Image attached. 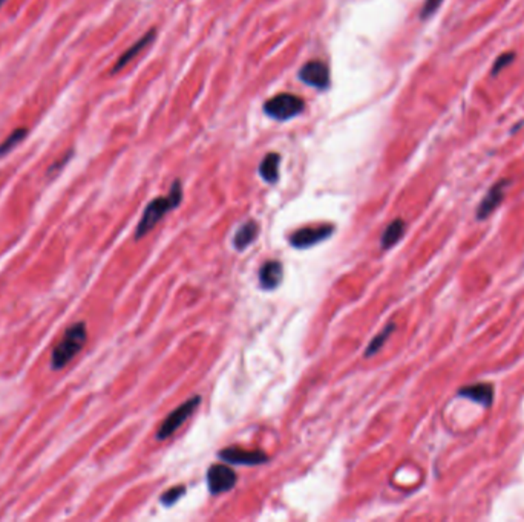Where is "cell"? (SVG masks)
Returning <instances> with one entry per match:
<instances>
[{"label":"cell","mask_w":524,"mask_h":522,"mask_svg":"<svg viewBox=\"0 0 524 522\" xmlns=\"http://www.w3.org/2000/svg\"><path fill=\"white\" fill-rule=\"evenodd\" d=\"M458 395L473 400L484 407H489L492 405L494 400V388L492 385H489V383H477V385L462 388L460 391H458Z\"/></svg>","instance_id":"obj_11"},{"label":"cell","mask_w":524,"mask_h":522,"mask_svg":"<svg viewBox=\"0 0 524 522\" xmlns=\"http://www.w3.org/2000/svg\"><path fill=\"white\" fill-rule=\"evenodd\" d=\"M279 166H281V155L276 152L267 154L259 166V175L262 180L268 184H274L279 180Z\"/></svg>","instance_id":"obj_14"},{"label":"cell","mask_w":524,"mask_h":522,"mask_svg":"<svg viewBox=\"0 0 524 522\" xmlns=\"http://www.w3.org/2000/svg\"><path fill=\"white\" fill-rule=\"evenodd\" d=\"M237 473L224 464H213L207 471V486L212 495H221L232 490L237 484Z\"/></svg>","instance_id":"obj_6"},{"label":"cell","mask_w":524,"mask_h":522,"mask_svg":"<svg viewBox=\"0 0 524 522\" xmlns=\"http://www.w3.org/2000/svg\"><path fill=\"white\" fill-rule=\"evenodd\" d=\"M72 156H74V150H69L68 154L62 158V160H58L57 163L52 164V166L49 167V170H48V174H47V175L51 178V176H56V175L60 174V170H62L64 166H67V164L69 163V160H71Z\"/></svg>","instance_id":"obj_20"},{"label":"cell","mask_w":524,"mask_h":522,"mask_svg":"<svg viewBox=\"0 0 524 522\" xmlns=\"http://www.w3.org/2000/svg\"><path fill=\"white\" fill-rule=\"evenodd\" d=\"M443 0H425L423 8L420 11V17L422 19H429L434 12L440 8Z\"/></svg>","instance_id":"obj_21"},{"label":"cell","mask_w":524,"mask_h":522,"mask_svg":"<svg viewBox=\"0 0 524 522\" xmlns=\"http://www.w3.org/2000/svg\"><path fill=\"white\" fill-rule=\"evenodd\" d=\"M305 109L304 98L293 94H278L268 98L264 104V112L276 121H287L300 115Z\"/></svg>","instance_id":"obj_3"},{"label":"cell","mask_w":524,"mask_h":522,"mask_svg":"<svg viewBox=\"0 0 524 522\" xmlns=\"http://www.w3.org/2000/svg\"><path fill=\"white\" fill-rule=\"evenodd\" d=\"M334 233L333 226H319V227H305L300 228L290 236V244L294 248H310L316 244L322 242Z\"/></svg>","instance_id":"obj_7"},{"label":"cell","mask_w":524,"mask_h":522,"mask_svg":"<svg viewBox=\"0 0 524 522\" xmlns=\"http://www.w3.org/2000/svg\"><path fill=\"white\" fill-rule=\"evenodd\" d=\"M88 340V329L86 323L77 322L71 325L64 331L62 340L57 343L56 348L52 349L51 354V368L54 371L63 369L74 357L82 351L84 343Z\"/></svg>","instance_id":"obj_2"},{"label":"cell","mask_w":524,"mask_h":522,"mask_svg":"<svg viewBox=\"0 0 524 522\" xmlns=\"http://www.w3.org/2000/svg\"><path fill=\"white\" fill-rule=\"evenodd\" d=\"M283 277L284 268L279 261H267L259 270V283L267 292L279 287V283L283 282Z\"/></svg>","instance_id":"obj_12"},{"label":"cell","mask_w":524,"mask_h":522,"mask_svg":"<svg viewBox=\"0 0 524 522\" xmlns=\"http://www.w3.org/2000/svg\"><path fill=\"white\" fill-rule=\"evenodd\" d=\"M510 184V181L508 180H501L499 182H495L492 187H490V190L486 193V196L483 198V201L480 202V206H478L477 209V217L480 221L486 220V217H489V215L492 213V211L500 206L503 198H504V193H506V189Z\"/></svg>","instance_id":"obj_9"},{"label":"cell","mask_w":524,"mask_h":522,"mask_svg":"<svg viewBox=\"0 0 524 522\" xmlns=\"http://www.w3.org/2000/svg\"><path fill=\"white\" fill-rule=\"evenodd\" d=\"M28 132L29 130L26 128H19L14 132H11V134L5 138V141L0 144V158L8 155L12 149L17 147L19 144L25 140L26 135H28Z\"/></svg>","instance_id":"obj_17"},{"label":"cell","mask_w":524,"mask_h":522,"mask_svg":"<svg viewBox=\"0 0 524 522\" xmlns=\"http://www.w3.org/2000/svg\"><path fill=\"white\" fill-rule=\"evenodd\" d=\"M6 2V0H0V8H2V6H3V3Z\"/></svg>","instance_id":"obj_22"},{"label":"cell","mask_w":524,"mask_h":522,"mask_svg":"<svg viewBox=\"0 0 524 522\" xmlns=\"http://www.w3.org/2000/svg\"><path fill=\"white\" fill-rule=\"evenodd\" d=\"M201 405V397L195 395V397L189 399L187 401L182 403L175 411L167 415V418L161 423V426L156 432V440H167L178 431V429L184 425V421L189 420L193 415V412Z\"/></svg>","instance_id":"obj_4"},{"label":"cell","mask_w":524,"mask_h":522,"mask_svg":"<svg viewBox=\"0 0 524 522\" xmlns=\"http://www.w3.org/2000/svg\"><path fill=\"white\" fill-rule=\"evenodd\" d=\"M219 460L226 462H232V464H241V466H258L262 462H267L268 457L261 451H246L241 447H227L222 449L218 452Z\"/></svg>","instance_id":"obj_8"},{"label":"cell","mask_w":524,"mask_h":522,"mask_svg":"<svg viewBox=\"0 0 524 522\" xmlns=\"http://www.w3.org/2000/svg\"><path fill=\"white\" fill-rule=\"evenodd\" d=\"M184 493H186L184 486H175L161 495V502L166 507H172L176 501H180V498H182V495Z\"/></svg>","instance_id":"obj_18"},{"label":"cell","mask_w":524,"mask_h":522,"mask_svg":"<svg viewBox=\"0 0 524 522\" xmlns=\"http://www.w3.org/2000/svg\"><path fill=\"white\" fill-rule=\"evenodd\" d=\"M514 60H515V54H514V52H504V54H501V56L495 60V63H494V66H492V75L495 77L497 74H499V72H500L501 69L506 68V66H509V64L512 63Z\"/></svg>","instance_id":"obj_19"},{"label":"cell","mask_w":524,"mask_h":522,"mask_svg":"<svg viewBox=\"0 0 524 522\" xmlns=\"http://www.w3.org/2000/svg\"><path fill=\"white\" fill-rule=\"evenodd\" d=\"M405 228H406V224L403 220L392 221L390 226L386 227V230L383 231V235L381 237L382 250H390L391 247H394L405 235Z\"/></svg>","instance_id":"obj_15"},{"label":"cell","mask_w":524,"mask_h":522,"mask_svg":"<svg viewBox=\"0 0 524 522\" xmlns=\"http://www.w3.org/2000/svg\"><path fill=\"white\" fill-rule=\"evenodd\" d=\"M259 235V226L257 221H247L242 224V226L238 228L237 235L233 237V246L237 250L242 251L246 250L250 244L257 239Z\"/></svg>","instance_id":"obj_13"},{"label":"cell","mask_w":524,"mask_h":522,"mask_svg":"<svg viewBox=\"0 0 524 522\" xmlns=\"http://www.w3.org/2000/svg\"><path fill=\"white\" fill-rule=\"evenodd\" d=\"M181 200H182L181 181L176 180L172 184V187H170L167 196L155 198V200L150 201L147 204V207L144 209L141 220L135 230V241H140L141 237L146 236L150 230H154L156 224H158L170 210H174L180 206Z\"/></svg>","instance_id":"obj_1"},{"label":"cell","mask_w":524,"mask_h":522,"mask_svg":"<svg viewBox=\"0 0 524 522\" xmlns=\"http://www.w3.org/2000/svg\"><path fill=\"white\" fill-rule=\"evenodd\" d=\"M155 37H156V29H154V28L149 29L146 34H144L141 38H139V40L130 46V48L124 51L123 54L120 56L119 60H117V63L114 64V68L110 69V75H114V74H117V72H120L124 66H128L130 62H132L134 58L139 56L144 48H147V46L155 40Z\"/></svg>","instance_id":"obj_10"},{"label":"cell","mask_w":524,"mask_h":522,"mask_svg":"<svg viewBox=\"0 0 524 522\" xmlns=\"http://www.w3.org/2000/svg\"><path fill=\"white\" fill-rule=\"evenodd\" d=\"M394 331H396V323H394V322L388 323V325H386V327L382 329V331L379 333V334L374 337V339L371 340V343H370L368 348H366V351H365V357H371V355H374V354H377L379 351H381L382 346L385 345V342L388 340V337H390L392 333H394Z\"/></svg>","instance_id":"obj_16"},{"label":"cell","mask_w":524,"mask_h":522,"mask_svg":"<svg viewBox=\"0 0 524 522\" xmlns=\"http://www.w3.org/2000/svg\"><path fill=\"white\" fill-rule=\"evenodd\" d=\"M299 78L305 84L313 86V88L320 91L329 89L331 83L329 64L320 60L307 62L299 71Z\"/></svg>","instance_id":"obj_5"}]
</instances>
